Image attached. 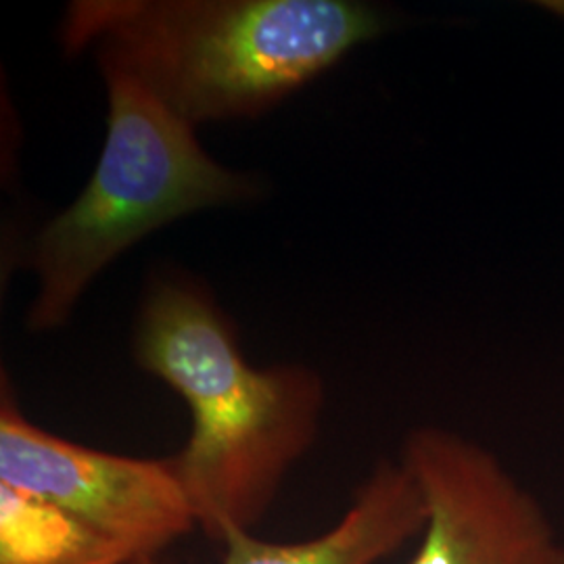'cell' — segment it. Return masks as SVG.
<instances>
[{
    "label": "cell",
    "mask_w": 564,
    "mask_h": 564,
    "mask_svg": "<svg viewBox=\"0 0 564 564\" xmlns=\"http://www.w3.org/2000/svg\"><path fill=\"white\" fill-rule=\"evenodd\" d=\"M383 30L360 0H74L59 44L197 130L262 118Z\"/></svg>",
    "instance_id": "obj_1"
},
{
    "label": "cell",
    "mask_w": 564,
    "mask_h": 564,
    "mask_svg": "<svg viewBox=\"0 0 564 564\" xmlns=\"http://www.w3.org/2000/svg\"><path fill=\"white\" fill-rule=\"evenodd\" d=\"M134 360L188 405L191 437L172 458L197 527L220 544L251 531L314 445L323 377L305 364L253 368L214 295L176 274L155 276L144 291Z\"/></svg>",
    "instance_id": "obj_2"
},
{
    "label": "cell",
    "mask_w": 564,
    "mask_h": 564,
    "mask_svg": "<svg viewBox=\"0 0 564 564\" xmlns=\"http://www.w3.org/2000/svg\"><path fill=\"white\" fill-rule=\"evenodd\" d=\"M107 132L88 184L69 207L44 224L28 247L36 295L25 326H65L86 289L123 251L184 216L249 202L260 184L216 162L197 130L172 116L134 82L101 74Z\"/></svg>",
    "instance_id": "obj_3"
},
{
    "label": "cell",
    "mask_w": 564,
    "mask_h": 564,
    "mask_svg": "<svg viewBox=\"0 0 564 564\" xmlns=\"http://www.w3.org/2000/svg\"><path fill=\"white\" fill-rule=\"evenodd\" d=\"M0 484L59 508L132 561L195 531L174 458H130L67 442L32 423L2 381Z\"/></svg>",
    "instance_id": "obj_4"
},
{
    "label": "cell",
    "mask_w": 564,
    "mask_h": 564,
    "mask_svg": "<svg viewBox=\"0 0 564 564\" xmlns=\"http://www.w3.org/2000/svg\"><path fill=\"white\" fill-rule=\"evenodd\" d=\"M400 463L424 506L423 542L410 564H564L547 512L484 445L421 426Z\"/></svg>",
    "instance_id": "obj_5"
},
{
    "label": "cell",
    "mask_w": 564,
    "mask_h": 564,
    "mask_svg": "<svg viewBox=\"0 0 564 564\" xmlns=\"http://www.w3.org/2000/svg\"><path fill=\"white\" fill-rule=\"evenodd\" d=\"M421 491L402 463L377 464L341 521L297 544H272L232 531L223 540V564H379L423 533Z\"/></svg>",
    "instance_id": "obj_6"
},
{
    "label": "cell",
    "mask_w": 564,
    "mask_h": 564,
    "mask_svg": "<svg viewBox=\"0 0 564 564\" xmlns=\"http://www.w3.org/2000/svg\"><path fill=\"white\" fill-rule=\"evenodd\" d=\"M130 563L118 545L59 508L0 484V564Z\"/></svg>",
    "instance_id": "obj_7"
},
{
    "label": "cell",
    "mask_w": 564,
    "mask_h": 564,
    "mask_svg": "<svg viewBox=\"0 0 564 564\" xmlns=\"http://www.w3.org/2000/svg\"><path fill=\"white\" fill-rule=\"evenodd\" d=\"M544 7L547 13H554L556 18L564 20V0H558V2H544Z\"/></svg>",
    "instance_id": "obj_8"
},
{
    "label": "cell",
    "mask_w": 564,
    "mask_h": 564,
    "mask_svg": "<svg viewBox=\"0 0 564 564\" xmlns=\"http://www.w3.org/2000/svg\"><path fill=\"white\" fill-rule=\"evenodd\" d=\"M130 564H155V558H144V561H134Z\"/></svg>",
    "instance_id": "obj_9"
}]
</instances>
